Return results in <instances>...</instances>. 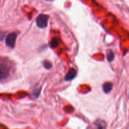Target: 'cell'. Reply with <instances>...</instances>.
Here are the masks:
<instances>
[{
  "label": "cell",
  "mask_w": 129,
  "mask_h": 129,
  "mask_svg": "<svg viewBox=\"0 0 129 129\" xmlns=\"http://www.w3.org/2000/svg\"><path fill=\"white\" fill-rule=\"evenodd\" d=\"M115 58V54L111 50H108L107 53V59L109 62H112Z\"/></svg>",
  "instance_id": "52a82bcc"
},
{
  "label": "cell",
  "mask_w": 129,
  "mask_h": 129,
  "mask_svg": "<svg viewBox=\"0 0 129 129\" xmlns=\"http://www.w3.org/2000/svg\"><path fill=\"white\" fill-rule=\"evenodd\" d=\"M13 63L5 57H0V81L6 80L13 71Z\"/></svg>",
  "instance_id": "6da1fadb"
},
{
  "label": "cell",
  "mask_w": 129,
  "mask_h": 129,
  "mask_svg": "<svg viewBox=\"0 0 129 129\" xmlns=\"http://www.w3.org/2000/svg\"><path fill=\"white\" fill-rule=\"evenodd\" d=\"M113 84L110 82H106L103 84V91L105 93H109L113 89Z\"/></svg>",
  "instance_id": "8992f818"
},
{
  "label": "cell",
  "mask_w": 129,
  "mask_h": 129,
  "mask_svg": "<svg viewBox=\"0 0 129 129\" xmlns=\"http://www.w3.org/2000/svg\"><path fill=\"white\" fill-rule=\"evenodd\" d=\"M50 46L52 48L57 47L58 46V45H59V39L57 38H54L52 39V40L51 41V42H50Z\"/></svg>",
  "instance_id": "ba28073f"
},
{
  "label": "cell",
  "mask_w": 129,
  "mask_h": 129,
  "mask_svg": "<svg viewBox=\"0 0 129 129\" xmlns=\"http://www.w3.org/2000/svg\"><path fill=\"white\" fill-rule=\"evenodd\" d=\"M16 38H17V34H16L15 32H12L8 34L6 38V40H5L6 45L11 49H14L15 46Z\"/></svg>",
  "instance_id": "3957f363"
},
{
  "label": "cell",
  "mask_w": 129,
  "mask_h": 129,
  "mask_svg": "<svg viewBox=\"0 0 129 129\" xmlns=\"http://www.w3.org/2000/svg\"><path fill=\"white\" fill-rule=\"evenodd\" d=\"M42 64H43V66L44 67V68L47 69V70L50 69L52 68V65L51 62L48 61V60H44V61L42 62Z\"/></svg>",
  "instance_id": "9c48e42d"
},
{
  "label": "cell",
  "mask_w": 129,
  "mask_h": 129,
  "mask_svg": "<svg viewBox=\"0 0 129 129\" xmlns=\"http://www.w3.org/2000/svg\"><path fill=\"white\" fill-rule=\"evenodd\" d=\"M49 16L45 14H40L36 18L37 26L41 29L45 28L47 26Z\"/></svg>",
  "instance_id": "7a4b0ae2"
},
{
  "label": "cell",
  "mask_w": 129,
  "mask_h": 129,
  "mask_svg": "<svg viewBox=\"0 0 129 129\" xmlns=\"http://www.w3.org/2000/svg\"><path fill=\"white\" fill-rule=\"evenodd\" d=\"M105 122L102 120H97L94 121L92 125L88 127L87 129H105L106 128Z\"/></svg>",
  "instance_id": "277c9868"
},
{
  "label": "cell",
  "mask_w": 129,
  "mask_h": 129,
  "mask_svg": "<svg viewBox=\"0 0 129 129\" xmlns=\"http://www.w3.org/2000/svg\"><path fill=\"white\" fill-rule=\"evenodd\" d=\"M77 75V72L74 68H71L68 72V73L66 75L65 78H64V80L66 81H70L74 79V78L76 77Z\"/></svg>",
  "instance_id": "5b68a950"
},
{
  "label": "cell",
  "mask_w": 129,
  "mask_h": 129,
  "mask_svg": "<svg viewBox=\"0 0 129 129\" xmlns=\"http://www.w3.org/2000/svg\"><path fill=\"white\" fill-rule=\"evenodd\" d=\"M5 34H6V32L2 31V30L0 29V41L3 40V39H4V37H5Z\"/></svg>",
  "instance_id": "30bf717a"
}]
</instances>
